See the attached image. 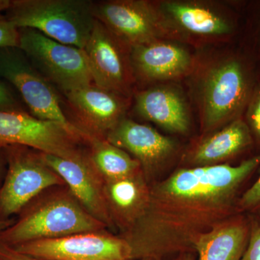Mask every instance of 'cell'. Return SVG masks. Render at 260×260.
<instances>
[{"mask_svg":"<svg viewBox=\"0 0 260 260\" xmlns=\"http://www.w3.org/2000/svg\"><path fill=\"white\" fill-rule=\"evenodd\" d=\"M19 48L32 66L66 94L93 83L83 49L66 45L31 28H18Z\"/></svg>","mask_w":260,"mask_h":260,"instance_id":"277c9868","label":"cell"},{"mask_svg":"<svg viewBox=\"0 0 260 260\" xmlns=\"http://www.w3.org/2000/svg\"><path fill=\"white\" fill-rule=\"evenodd\" d=\"M39 156L68 184L70 191L89 213L107 227L115 228L109 210L104 181L92 165L88 153L79 159H66L42 153Z\"/></svg>","mask_w":260,"mask_h":260,"instance_id":"7c38bea8","label":"cell"},{"mask_svg":"<svg viewBox=\"0 0 260 260\" xmlns=\"http://www.w3.org/2000/svg\"><path fill=\"white\" fill-rule=\"evenodd\" d=\"M83 140L88 145V158L104 181L116 180L143 172L141 164L122 149L106 138L83 130Z\"/></svg>","mask_w":260,"mask_h":260,"instance_id":"ffe728a7","label":"cell"},{"mask_svg":"<svg viewBox=\"0 0 260 260\" xmlns=\"http://www.w3.org/2000/svg\"><path fill=\"white\" fill-rule=\"evenodd\" d=\"M130 60L137 75L147 80L177 78L189 70L191 62L185 49L159 41L131 47Z\"/></svg>","mask_w":260,"mask_h":260,"instance_id":"2e32d148","label":"cell"},{"mask_svg":"<svg viewBox=\"0 0 260 260\" xmlns=\"http://www.w3.org/2000/svg\"><path fill=\"white\" fill-rule=\"evenodd\" d=\"M93 6L89 0H11L5 16L17 28L83 49L95 21Z\"/></svg>","mask_w":260,"mask_h":260,"instance_id":"7a4b0ae2","label":"cell"},{"mask_svg":"<svg viewBox=\"0 0 260 260\" xmlns=\"http://www.w3.org/2000/svg\"><path fill=\"white\" fill-rule=\"evenodd\" d=\"M0 78L14 87L34 117L80 129L64 114L56 88L32 66L20 48H0Z\"/></svg>","mask_w":260,"mask_h":260,"instance_id":"8992f818","label":"cell"},{"mask_svg":"<svg viewBox=\"0 0 260 260\" xmlns=\"http://www.w3.org/2000/svg\"><path fill=\"white\" fill-rule=\"evenodd\" d=\"M246 117L253 139L260 143V85L253 90L246 106Z\"/></svg>","mask_w":260,"mask_h":260,"instance_id":"603a6c76","label":"cell"},{"mask_svg":"<svg viewBox=\"0 0 260 260\" xmlns=\"http://www.w3.org/2000/svg\"><path fill=\"white\" fill-rule=\"evenodd\" d=\"M94 16L113 35L130 48L158 42L167 32L153 5L140 0L94 3Z\"/></svg>","mask_w":260,"mask_h":260,"instance_id":"30bf717a","label":"cell"},{"mask_svg":"<svg viewBox=\"0 0 260 260\" xmlns=\"http://www.w3.org/2000/svg\"><path fill=\"white\" fill-rule=\"evenodd\" d=\"M251 220L236 214L195 242L198 260H241L249 242Z\"/></svg>","mask_w":260,"mask_h":260,"instance_id":"e0dca14e","label":"cell"},{"mask_svg":"<svg viewBox=\"0 0 260 260\" xmlns=\"http://www.w3.org/2000/svg\"><path fill=\"white\" fill-rule=\"evenodd\" d=\"M253 90L250 74L240 59H229L212 68L203 86L205 129L239 119Z\"/></svg>","mask_w":260,"mask_h":260,"instance_id":"52a82bcc","label":"cell"},{"mask_svg":"<svg viewBox=\"0 0 260 260\" xmlns=\"http://www.w3.org/2000/svg\"><path fill=\"white\" fill-rule=\"evenodd\" d=\"M260 166V153L237 166L181 169L150 186L143 215L121 234L133 260L194 250L202 235L238 214V193Z\"/></svg>","mask_w":260,"mask_h":260,"instance_id":"6da1fadb","label":"cell"},{"mask_svg":"<svg viewBox=\"0 0 260 260\" xmlns=\"http://www.w3.org/2000/svg\"><path fill=\"white\" fill-rule=\"evenodd\" d=\"M78 120V127L95 136L106 138L124 118L126 102L120 94L90 84L64 94Z\"/></svg>","mask_w":260,"mask_h":260,"instance_id":"4fadbf2b","label":"cell"},{"mask_svg":"<svg viewBox=\"0 0 260 260\" xmlns=\"http://www.w3.org/2000/svg\"><path fill=\"white\" fill-rule=\"evenodd\" d=\"M106 139L129 152L141 164L143 173L160 165L174 152L175 144L151 126L123 118Z\"/></svg>","mask_w":260,"mask_h":260,"instance_id":"5bb4252c","label":"cell"},{"mask_svg":"<svg viewBox=\"0 0 260 260\" xmlns=\"http://www.w3.org/2000/svg\"><path fill=\"white\" fill-rule=\"evenodd\" d=\"M167 15L187 31L198 35L218 36L232 30L230 24L209 8L191 3L167 2L162 4Z\"/></svg>","mask_w":260,"mask_h":260,"instance_id":"44dd1931","label":"cell"},{"mask_svg":"<svg viewBox=\"0 0 260 260\" xmlns=\"http://www.w3.org/2000/svg\"><path fill=\"white\" fill-rule=\"evenodd\" d=\"M150 186L141 172L130 177L104 181V194L114 227L127 232L143 215Z\"/></svg>","mask_w":260,"mask_h":260,"instance_id":"9a60e30c","label":"cell"},{"mask_svg":"<svg viewBox=\"0 0 260 260\" xmlns=\"http://www.w3.org/2000/svg\"><path fill=\"white\" fill-rule=\"evenodd\" d=\"M28 148L20 145L4 148L8 161L6 178L0 188V215L4 218L18 213L48 188L65 184L39 153Z\"/></svg>","mask_w":260,"mask_h":260,"instance_id":"ba28073f","label":"cell"},{"mask_svg":"<svg viewBox=\"0 0 260 260\" xmlns=\"http://www.w3.org/2000/svg\"><path fill=\"white\" fill-rule=\"evenodd\" d=\"M12 247L47 260H133L128 243L120 236L104 230L32 241Z\"/></svg>","mask_w":260,"mask_h":260,"instance_id":"9c48e42d","label":"cell"},{"mask_svg":"<svg viewBox=\"0 0 260 260\" xmlns=\"http://www.w3.org/2000/svg\"><path fill=\"white\" fill-rule=\"evenodd\" d=\"M241 260H260V219L251 220L249 242Z\"/></svg>","mask_w":260,"mask_h":260,"instance_id":"484cf974","label":"cell"},{"mask_svg":"<svg viewBox=\"0 0 260 260\" xmlns=\"http://www.w3.org/2000/svg\"><path fill=\"white\" fill-rule=\"evenodd\" d=\"M106 226L80 205L70 191L48 197L13 225L0 232V243L15 246L41 239L99 232Z\"/></svg>","mask_w":260,"mask_h":260,"instance_id":"3957f363","label":"cell"},{"mask_svg":"<svg viewBox=\"0 0 260 260\" xmlns=\"http://www.w3.org/2000/svg\"><path fill=\"white\" fill-rule=\"evenodd\" d=\"M237 210L239 213L260 215V174L255 182L238 199Z\"/></svg>","mask_w":260,"mask_h":260,"instance_id":"cb8c5ba5","label":"cell"},{"mask_svg":"<svg viewBox=\"0 0 260 260\" xmlns=\"http://www.w3.org/2000/svg\"><path fill=\"white\" fill-rule=\"evenodd\" d=\"M0 260H47L27 255L15 250L12 246L0 243Z\"/></svg>","mask_w":260,"mask_h":260,"instance_id":"4316f807","label":"cell"},{"mask_svg":"<svg viewBox=\"0 0 260 260\" xmlns=\"http://www.w3.org/2000/svg\"><path fill=\"white\" fill-rule=\"evenodd\" d=\"M124 43L95 19L91 35L84 48L93 84L109 91L125 95L129 92L131 73L124 54Z\"/></svg>","mask_w":260,"mask_h":260,"instance_id":"8fae6325","label":"cell"},{"mask_svg":"<svg viewBox=\"0 0 260 260\" xmlns=\"http://www.w3.org/2000/svg\"><path fill=\"white\" fill-rule=\"evenodd\" d=\"M20 34L18 28L0 13V48L18 47Z\"/></svg>","mask_w":260,"mask_h":260,"instance_id":"d4e9b609","label":"cell"},{"mask_svg":"<svg viewBox=\"0 0 260 260\" xmlns=\"http://www.w3.org/2000/svg\"><path fill=\"white\" fill-rule=\"evenodd\" d=\"M139 260H162L160 259H158V258L155 257H146L143 258V259H139Z\"/></svg>","mask_w":260,"mask_h":260,"instance_id":"4dcf8cb0","label":"cell"},{"mask_svg":"<svg viewBox=\"0 0 260 260\" xmlns=\"http://www.w3.org/2000/svg\"><path fill=\"white\" fill-rule=\"evenodd\" d=\"M27 109L14 87L0 78V112H28Z\"/></svg>","mask_w":260,"mask_h":260,"instance_id":"7402d4cb","label":"cell"},{"mask_svg":"<svg viewBox=\"0 0 260 260\" xmlns=\"http://www.w3.org/2000/svg\"><path fill=\"white\" fill-rule=\"evenodd\" d=\"M135 110L142 117L172 133L184 134L189 129V118L182 98L168 88H149L135 95Z\"/></svg>","mask_w":260,"mask_h":260,"instance_id":"ac0fdd59","label":"cell"},{"mask_svg":"<svg viewBox=\"0 0 260 260\" xmlns=\"http://www.w3.org/2000/svg\"><path fill=\"white\" fill-rule=\"evenodd\" d=\"M11 4V0H0V13L8 10Z\"/></svg>","mask_w":260,"mask_h":260,"instance_id":"f1b7e54d","label":"cell"},{"mask_svg":"<svg viewBox=\"0 0 260 260\" xmlns=\"http://www.w3.org/2000/svg\"><path fill=\"white\" fill-rule=\"evenodd\" d=\"M1 166H2V162H1V158H0V173H1ZM3 228H4V225H3V222H0V232L3 231Z\"/></svg>","mask_w":260,"mask_h":260,"instance_id":"f546056e","label":"cell"},{"mask_svg":"<svg viewBox=\"0 0 260 260\" xmlns=\"http://www.w3.org/2000/svg\"><path fill=\"white\" fill-rule=\"evenodd\" d=\"M83 135L81 129L75 131L28 112H0V148L20 145L62 158L79 159L87 154L81 149Z\"/></svg>","mask_w":260,"mask_h":260,"instance_id":"5b68a950","label":"cell"},{"mask_svg":"<svg viewBox=\"0 0 260 260\" xmlns=\"http://www.w3.org/2000/svg\"><path fill=\"white\" fill-rule=\"evenodd\" d=\"M175 260H194V258L191 251H189V252L181 253Z\"/></svg>","mask_w":260,"mask_h":260,"instance_id":"83f0119b","label":"cell"},{"mask_svg":"<svg viewBox=\"0 0 260 260\" xmlns=\"http://www.w3.org/2000/svg\"><path fill=\"white\" fill-rule=\"evenodd\" d=\"M253 142L249 126L239 118L204 140L195 150L192 161L198 167L215 165L242 153Z\"/></svg>","mask_w":260,"mask_h":260,"instance_id":"d6986e66","label":"cell"}]
</instances>
